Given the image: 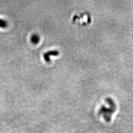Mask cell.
Here are the masks:
<instances>
[{"mask_svg":"<svg viewBox=\"0 0 133 133\" xmlns=\"http://www.w3.org/2000/svg\"><path fill=\"white\" fill-rule=\"evenodd\" d=\"M40 40V37L39 35L37 34H34L32 35L31 37V41L33 44H36L39 42Z\"/></svg>","mask_w":133,"mask_h":133,"instance_id":"cell-3","label":"cell"},{"mask_svg":"<svg viewBox=\"0 0 133 133\" xmlns=\"http://www.w3.org/2000/svg\"><path fill=\"white\" fill-rule=\"evenodd\" d=\"M59 54V52L57 51L53 50V51H48V52L45 53L44 54V58L45 60L47 61H49L50 60V56H56Z\"/></svg>","mask_w":133,"mask_h":133,"instance_id":"cell-2","label":"cell"},{"mask_svg":"<svg viewBox=\"0 0 133 133\" xmlns=\"http://www.w3.org/2000/svg\"><path fill=\"white\" fill-rule=\"evenodd\" d=\"M8 25V22L6 20L2 19H0V28H6Z\"/></svg>","mask_w":133,"mask_h":133,"instance_id":"cell-4","label":"cell"},{"mask_svg":"<svg viewBox=\"0 0 133 133\" xmlns=\"http://www.w3.org/2000/svg\"><path fill=\"white\" fill-rule=\"evenodd\" d=\"M107 105H102L100 108L98 113L102 116L106 122L110 121L112 116L116 110V105L114 101L111 98H107L105 100Z\"/></svg>","mask_w":133,"mask_h":133,"instance_id":"cell-1","label":"cell"}]
</instances>
